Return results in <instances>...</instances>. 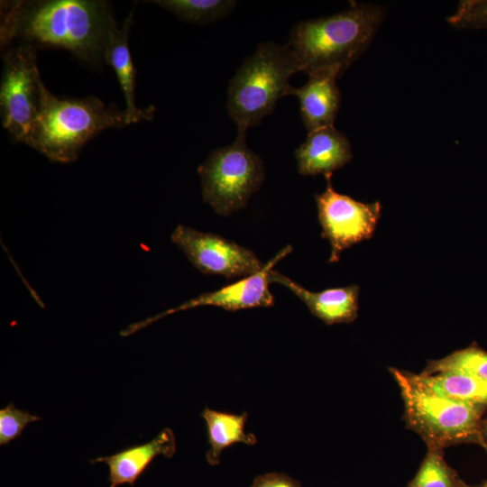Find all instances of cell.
Listing matches in <instances>:
<instances>
[{
    "instance_id": "cell-1",
    "label": "cell",
    "mask_w": 487,
    "mask_h": 487,
    "mask_svg": "<svg viewBox=\"0 0 487 487\" xmlns=\"http://www.w3.org/2000/svg\"><path fill=\"white\" fill-rule=\"evenodd\" d=\"M118 30L109 5L102 0L11 1L2 4L0 40L62 49L97 64Z\"/></svg>"
},
{
    "instance_id": "cell-2",
    "label": "cell",
    "mask_w": 487,
    "mask_h": 487,
    "mask_svg": "<svg viewBox=\"0 0 487 487\" xmlns=\"http://www.w3.org/2000/svg\"><path fill=\"white\" fill-rule=\"evenodd\" d=\"M384 15L381 6L353 3L333 15L299 22L288 43L299 71L335 69L342 76L366 51Z\"/></svg>"
},
{
    "instance_id": "cell-3",
    "label": "cell",
    "mask_w": 487,
    "mask_h": 487,
    "mask_svg": "<svg viewBox=\"0 0 487 487\" xmlns=\"http://www.w3.org/2000/svg\"><path fill=\"white\" fill-rule=\"evenodd\" d=\"M137 123L126 110L96 96L60 98L42 88L38 115L25 143L52 161L69 163L100 132Z\"/></svg>"
},
{
    "instance_id": "cell-4",
    "label": "cell",
    "mask_w": 487,
    "mask_h": 487,
    "mask_svg": "<svg viewBox=\"0 0 487 487\" xmlns=\"http://www.w3.org/2000/svg\"><path fill=\"white\" fill-rule=\"evenodd\" d=\"M389 370L400 391L405 425L427 448L460 444L481 446V424L487 406L445 397L421 383L413 372Z\"/></svg>"
},
{
    "instance_id": "cell-5",
    "label": "cell",
    "mask_w": 487,
    "mask_h": 487,
    "mask_svg": "<svg viewBox=\"0 0 487 487\" xmlns=\"http://www.w3.org/2000/svg\"><path fill=\"white\" fill-rule=\"evenodd\" d=\"M297 72L299 69L288 44L261 42L229 83L227 111L237 132L246 133L271 114L277 101L288 95L289 78Z\"/></svg>"
},
{
    "instance_id": "cell-6",
    "label": "cell",
    "mask_w": 487,
    "mask_h": 487,
    "mask_svg": "<svg viewBox=\"0 0 487 487\" xmlns=\"http://www.w3.org/2000/svg\"><path fill=\"white\" fill-rule=\"evenodd\" d=\"M245 133L237 132L233 143L213 150L198 168L203 200L221 216L245 207L264 180L263 162L248 148Z\"/></svg>"
},
{
    "instance_id": "cell-7",
    "label": "cell",
    "mask_w": 487,
    "mask_h": 487,
    "mask_svg": "<svg viewBox=\"0 0 487 487\" xmlns=\"http://www.w3.org/2000/svg\"><path fill=\"white\" fill-rule=\"evenodd\" d=\"M0 110L3 126L16 141L26 142L38 115L42 88L36 48L22 42L3 55Z\"/></svg>"
},
{
    "instance_id": "cell-8",
    "label": "cell",
    "mask_w": 487,
    "mask_h": 487,
    "mask_svg": "<svg viewBox=\"0 0 487 487\" xmlns=\"http://www.w3.org/2000/svg\"><path fill=\"white\" fill-rule=\"evenodd\" d=\"M326 188L315 194L322 237L328 240L331 252L328 262H337L342 252L372 238L381 216L379 201L364 203L335 190L331 176Z\"/></svg>"
},
{
    "instance_id": "cell-9",
    "label": "cell",
    "mask_w": 487,
    "mask_h": 487,
    "mask_svg": "<svg viewBox=\"0 0 487 487\" xmlns=\"http://www.w3.org/2000/svg\"><path fill=\"white\" fill-rule=\"evenodd\" d=\"M170 239L192 265L206 275H223L229 280L244 279L264 267L253 251L218 234L178 225Z\"/></svg>"
},
{
    "instance_id": "cell-10",
    "label": "cell",
    "mask_w": 487,
    "mask_h": 487,
    "mask_svg": "<svg viewBox=\"0 0 487 487\" xmlns=\"http://www.w3.org/2000/svg\"><path fill=\"white\" fill-rule=\"evenodd\" d=\"M292 251L288 245L280 251L271 260L264 264L263 269L246 278L212 292L203 293L175 308L167 309L158 315L150 317L140 322L129 325L121 332L122 336H128L145 326L176 312L198 307L214 306L228 311H237L253 308H270L274 305V298L269 289V274L275 264Z\"/></svg>"
},
{
    "instance_id": "cell-11",
    "label": "cell",
    "mask_w": 487,
    "mask_h": 487,
    "mask_svg": "<svg viewBox=\"0 0 487 487\" xmlns=\"http://www.w3.org/2000/svg\"><path fill=\"white\" fill-rule=\"evenodd\" d=\"M341 77L335 69L313 72L300 87H290L287 96H295L299 102L300 115L308 133L334 126L339 110L341 94L336 79Z\"/></svg>"
},
{
    "instance_id": "cell-12",
    "label": "cell",
    "mask_w": 487,
    "mask_h": 487,
    "mask_svg": "<svg viewBox=\"0 0 487 487\" xmlns=\"http://www.w3.org/2000/svg\"><path fill=\"white\" fill-rule=\"evenodd\" d=\"M269 281L280 283L301 301L309 311L326 325L352 323L358 317L360 287L350 285L313 292L284 274L271 270Z\"/></svg>"
},
{
    "instance_id": "cell-13",
    "label": "cell",
    "mask_w": 487,
    "mask_h": 487,
    "mask_svg": "<svg viewBox=\"0 0 487 487\" xmlns=\"http://www.w3.org/2000/svg\"><path fill=\"white\" fill-rule=\"evenodd\" d=\"M298 171L303 176L324 174L326 177L353 159L347 137L334 126L308 133L306 141L295 151Z\"/></svg>"
},
{
    "instance_id": "cell-14",
    "label": "cell",
    "mask_w": 487,
    "mask_h": 487,
    "mask_svg": "<svg viewBox=\"0 0 487 487\" xmlns=\"http://www.w3.org/2000/svg\"><path fill=\"white\" fill-rule=\"evenodd\" d=\"M176 451L173 431L164 428L156 437L145 444L125 448L108 456H99L90 463H106L109 467V487L124 483L134 485L136 479L158 455L171 457Z\"/></svg>"
},
{
    "instance_id": "cell-15",
    "label": "cell",
    "mask_w": 487,
    "mask_h": 487,
    "mask_svg": "<svg viewBox=\"0 0 487 487\" xmlns=\"http://www.w3.org/2000/svg\"><path fill=\"white\" fill-rule=\"evenodd\" d=\"M133 13L131 12L124 23L112 37L106 49L104 61L115 72L125 100V110L136 122L150 120L155 111L153 106L144 109L135 103V69L131 56L128 39Z\"/></svg>"
},
{
    "instance_id": "cell-16",
    "label": "cell",
    "mask_w": 487,
    "mask_h": 487,
    "mask_svg": "<svg viewBox=\"0 0 487 487\" xmlns=\"http://www.w3.org/2000/svg\"><path fill=\"white\" fill-rule=\"evenodd\" d=\"M201 416L207 424L210 445L206 459L211 465L219 463L222 452L228 446L235 443L253 446L257 442L253 434H246L244 431L247 413L232 414L207 407Z\"/></svg>"
},
{
    "instance_id": "cell-17",
    "label": "cell",
    "mask_w": 487,
    "mask_h": 487,
    "mask_svg": "<svg viewBox=\"0 0 487 487\" xmlns=\"http://www.w3.org/2000/svg\"><path fill=\"white\" fill-rule=\"evenodd\" d=\"M416 377L425 386L445 397L487 406V381L484 380L458 372L432 375L420 372Z\"/></svg>"
},
{
    "instance_id": "cell-18",
    "label": "cell",
    "mask_w": 487,
    "mask_h": 487,
    "mask_svg": "<svg viewBox=\"0 0 487 487\" xmlns=\"http://www.w3.org/2000/svg\"><path fill=\"white\" fill-rule=\"evenodd\" d=\"M443 372L464 373L487 381V352L473 343L443 358L428 361L421 373Z\"/></svg>"
},
{
    "instance_id": "cell-19",
    "label": "cell",
    "mask_w": 487,
    "mask_h": 487,
    "mask_svg": "<svg viewBox=\"0 0 487 487\" xmlns=\"http://www.w3.org/2000/svg\"><path fill=\"white\" fill-rule=\"evenodd\" d=\"M152 3L167 9L178 18L207 23L227 15L235 6L230 0H156Z\"/></svg>"
},
{
    "instance_id": "cell-20",
    "label": "cell",
    "mask_w": 487,
    "mask_h": 487,
    "mask_svg": "<svg viewBox=\"0 0 487 487\" xmlns=\"http://www.w3.org/2000/svg\"><path fill=\"white\" fill-rule=\"evenodd\" d=\"M463 482L446 461L444 449L427 448L417 473L406 487H460Z\"/></svg>"
},
{
    "instance_id": "cell-21",
    "label": "cell",
    "mask_w": 487,
    "mask_h": 487,
    "mask_svg": "<svg viewBox=\"0 0 487 487\" xmlns=\"http://www.w3.org/2000/svg\"><path fill=\"white\" fill-rule=\"evenodd\" d=\"M40 419V417L9 403L0 409V445H7L18 438L28 424Z\"/></svg>"
},
{
    "instance_id": "cell-22",
    "label": "cell",
    "mask_w": 487,
    "mask_h": 487,
    "mask_svg": "<svg viewBox=\"0 0 487 487\" xmlns=\"http://www.w3.org/2000/svg\"><path fill=\"white\" fill-rule=\"evenodd\" d=\"M251 487H301L299 481L280 473H269L257 476Z\"/></svg>"
},
{
    "instance_id": "cell-23",
    "label": "cell",
    "mask_w": 487,
    "mask_h": 487,
    "mask_svg": "<svg viewBox=\"0 0 487 487\" xmlns=\"http://www.w3.org/2000/svg\"><path fill=\"white\" fill-rule=\"evenodd\" d=\"M481 446L487 452V416L483 417L481 424ZM481 487H487V481H485Z\"/></svg>"
},
{
    "instance_id": "cell-24",
    "label": "cell",
    "mask_w": 487,
    "mask_h": 487,
    "mask_svg": "<svg viewBox=\"0 0 487 487\" xmlns=\"http://www.w3.org/2000/svg\"><path fill=\"white\" fill-rule=\"evenodd\" d=\"M460 487H481V486H471V485H468L467 483H465L464 482L463 484Z\"/></svg>"
}]
</instances>
